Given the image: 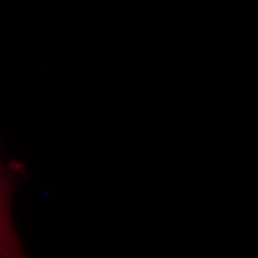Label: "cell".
Returning a JSON list of instances; mask_svg holds the SVG:
<instances>
[{"label":"cell","instance_id":"6da1fadb","mask_svg":"<svg viewBox=\"0 0 258 258\" xmlns=\"http://www.w3.org/2000/svg\"><path fill=\"white\" fill-rule=\"evenodd\" d=\"M23 178V166L18 163L5 164L0 160V258L25 256L11 214L12 195Z\"/></svg>","mask_w":258,"mask_h":258}]
</instances>
